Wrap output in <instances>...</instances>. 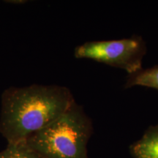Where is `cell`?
Here are the masks:
<instances>
[{"mask_svg":"<svg viewBox=\"0 0 158 158\" xmlns=\"http://www.w3.org/2000/svg\"><path fill=\"white\" fill-rule=\"evenodd\" d=\"M0 158H41L27 145L25 141L8 143L0 152Z\"/></svg>","mask_w":158,"mask_h":158,"instance_id":"6","label":"cell"},{"mask_svg":"<svg viewBox=\"0 0 158 158\" xmlns=\"http://www.w3.org/2000/svg\"><path fill=\"white\" fill-rule=\"evenodd\" d=\"M136 86L158 90V65L146 69L142 68L135 73L127 75L124 84V89Z\"/></svg>","mask_w":158,"mask_h":158,"instance_id":"5","label":"cell"},{"mask_svg":"<svg viewBox=\"0 0 158 158\" xmlns=\"http://www.w3.org/2000/svg\"><path fill=\"white\" fill-rule=\"evenodd\" d=\"M76 102L68 88L33 84L4 92L0 133L8 143L26 141L64 114Z\"/></svg>","mask_w":158,"mask_h":158,"instance_id":"1","label":"cell"},{"mask_svg":"<svg viewBox=\"0 0 158 158\" xmlns=\"http://www.w3.org/2000/svg\"><path fill=\"white\" fill-rule=\"evenodd\" d=\"M93 124L76 102L64 114L26 140L41 158H88Z\"/></svg>","mask_w":158,"mask_h":158,"instance_id":"2","label":"cell"},{"mask_svg":"<svg viewBox=\"0 0 158 158\" xmlns=\"http://www.w3.org/2000/svg\"><path fill=\"white\" fill-rule=\"evenodd\" d=\"M147 46L140 35L112 40L92 41L77 46L74 56L103 63L133 74L141 70Z\"/></svg>","mask_w":158,"mask_h":158,"instance_id":"3","label":"cell"},{"mask_svg":"<svg viewBox=\"0 0 158 158\" xmlns=\"http://www.w3.org/2000/svg\"><path fill=\"white\" fill-rule=\"evenodd\" d=\"M133 158H158V124L146 130L140 139L129 147Z\"/></svg>","mask_w":158,"mask_h":158,"instance_id":"4","label":"cell"}]
</instances>
